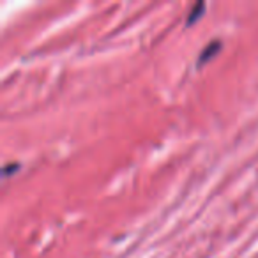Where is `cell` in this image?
<instances>
[{
	"label": "cell",
	"mask_w": 258,
	"mask_h": 258,
	"mask_svg": "<svg viewBox=\"0 0 258 258\" xmlns=\"http://www.w3.org/2000/svg\"><path fill=\"white\" fill-rule=\"evenodd\" d=\"M221 50V43L219 41H212V43H209L207 46H205V50L200 53V57H198V66H204L205 62H209L211 58H214V55L218 53V51Z\"/></svg>",
	"instance_id": "1"
},
{
	"label": "cell",
	"mask_w": 258,
	"mask_h": 258,
	"mask_svg": "<svg viewBox=\"0 0 258 258\" xmlns=\"http://www.w3.org/2000/svg\"><path fill=\"white\" fill-rule=\"evenodd\" d=\"M204 9H205V4H204V2H198V4H195L193 11H191L189 18H187V25H193V23L197 22V20L202 16V13H204Z\"/></svg>",
	"instance_id": "2"
}]
</instances>
